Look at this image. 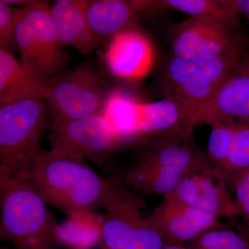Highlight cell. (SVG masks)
Listing matches in <instances>:
<instances>
[{
  "mask_svg": "<svg viewBox=\"0 0 249 249\" xmlns=\"http://www.w3.org/2000/svg\"><path fill=\"white\" fill-rule=\"evenodd\" d=\"M27 179L47 204L68 215L103 209L109 181L87 164L42 149L31 163Z\"/></svg>",
  "mask_w": 249,
  "mask_h": 249,
  "instance_id": "6da1fadb",
  "label": "cell"
},
{
  "mask_svg": "<svg viewBox=\"0 0 249 249\" xmlns=\"http://www.w3.org/2000/svg\"><path fill=\"white\" fill-rule=\"evenodd\" d=\"M27 178L0 175L1 237L17 249H55L58 224Z\"/></svg>",
  "mask_w": 249,
  "mask_h": 249,
  "instance_id": "7a4b0ae2",
  "label": "cell"
},
{
  "mask_svg": "<svg viewBox=\"0 0 249 249\" xmlns=\"http://www.w3.org/2000/svg\"><path fill=\"white\" fill-rule=\"evenodd\" d=\"M211 163L193 138L147 144L142 155L126 170L121 180L140 195L169 194L192 170Z\"/></svg>",
  "mask_w": 249,
  "mask_h": 249,
  "instance_id": "3957f363",
  "label": "cell"
},
{
  "mask_svg": "<svg viewBox=\"0 0 249 249\" xmlns=\"http://www.w3.org/2000/svg\"><path fill=\"white\" fill-rule=\"evenodd\" d=\"M49 119L42 96L0 106V175L28 178Z\"/></svg>",
  "mask_w": 249,
  "mask_h": 249,
  "instance_id": "277c9868",
  "label": "cell"
},
{
  "mask_svg": "<svg viewBox=\"0 0 249 249\" xmlns=\"http://www.w3.org/2000/svg\"><path fill=\"white\" fill-rule=\"evenodd\" d=\"M245 50L211 59H188L173 55L167 62L163 73V98L178 101L197 126L201 112L213 98Z\"/></svg>",
  "mask_w": 249,
  "mask_h": 249,
  "instance_id": "5b68a950",
  "label": "cell"
},
{
  "mask_svg": "<svg viewBox=\"0 0 249 249\" xmlns=\"http://www.w3.org/2000/svg\"><path fill=\"white\" fill-rule=\"evenodd\" d=\"M50 10L47 1H37L27 7L16 8L15 18L21 65L43 85L63 72L68 61L54 32Z\"/></svg>",
  "mask_w": 249,
  "mask_h": 249,
  "instance_id": "8992f818",
  "label": "cell"
},
{
  "mask_svg": "<svg viewBox=\"0 0 249 249\" xmlns=\"http://www.w3.org/2000/svg\"><path fill=\"white\" fill-rule=\"evenodd\" d=\"M103 209V245L108 249H160L165 242L143 215L146 209L140 194L122 180L109 181Z\"/></svg>",
  "mask_w": 249,
  "mask_h": 249,
  "instance_id": "52a82bcc",
  "label": "cell"
},
{
  "mask_svg": "<svg viewBox=\"0 0 249 249\" xmlns=\"http://www.w3.org/2000/svg\"><path fill=\"white\" fill-rule=\"evenodd\" d=\"M107 93L99 75L81 67L49 80L42 97L52 124H62L101 113Z\"/></svg>",
  "mask_w": 249,
  "mask_h": 249,
  "instance_id": "ba28073f",
  "label": "cell"
},
{
  "mask_svg": "<svg viewBox=\"0 0 249 249\" xmlns=\"http://www.w3.org/2000/svg\"><path fill=\"white\" fill-rule=\"evenodd\" d=\"M51 151L74 160L101 163L119 145L112 129L101 114L62 124H51Z\"/></svg>",
  "mask_w": 249,
  "mask_h": 249,
  "instance_id": "9c48e42d",
  "label": "cell"
},
{
  "mask_svg": "<svg viewBox=\"0 0 249 249\" xmlns=\"http://www.w3.org/2000/svg\"><path fill=\"white\" fill-rule=\"evenodd\" d=\"M173 55L188 59H211L240 53L247 42L236 31L211 19L192 18L170 31Z\"/></svg>",
  "mask_w": 249,
  "mask_h": 249,
  "instance_id": "30bf717a",
  "label": "cell"
},
{
  "mask_svg": "<svg viewBox=\"0 0 249 249\" xmlns=\"http://www.w3.org/2000/svg\"><path fill=\"white\" fill-rule=\"evenodd\" d=\"M163 198L188 205L219 219L239 217L227 183L211 163L187 174L175 189Z\"/></svg>",
  "mask_w": 249,
  "mask_h": 249,
  "instance_id": "8fae6325",
  "label": "cell"
},
{
  "mask_svg": "<svg viewBox=\"0 0 249 249\" xmlns=\"http://www.w3.org/2000/svg\"><path fill=\"white\" fill-rule=\"evenodd\" d=\"M220 219L178 201L163 200L147 217L150 227L163 242L178 245L222 227Z\"/></svg>",
  "mask_w": 249,
  "mask_h": 249,
  "instance_id": "7c38bea8",
  "label": "cell"
},
{
  "mask_svg": "<svg viewBox=\"0 0 249 249\" xmlns=\"http://www.w3.org/2000/svg\"><path fill=\"white\" fill-rule=\"evenodd\" d=\"M154 60L153 46L142 29H128L114 36L104 53L109 73L127 80L145 78L151 71Z\"/></svg>",
  "mask_w": 249,
  "mask_h": 249,
  "instance_id": "4fadbf2b",
  "label": "cell"
},
{
  "mask_svg": "<svg viewBox=\"0 0 249 249\" xmlns=\"http://www.w3.org/2000/svg\"><path fill=\"white\" fill-rule=\"evenodd\" d=\"M249 119V46L201 112L197 125Z\"/></svg>",
  "mask_w": 249,
  "mask_h": 249,
  "instance_id": "5bb4252c",
  "label": "cell"
},
{
  "mask_svg": "<svg viewBox=\"0 0 249 249\" xmlns=\"http://www.w3.org/2000/svg\"><path fill=\"white\" fill-rule=\"evenodd\" d=\"M88 0H57L51 6V18L57 40L62 47L71 46L83 55L98 45L86 18Z\"/></svg>",
  "mask_w": 249,
  "mask_h": 249,
  "instance_id": "9a60e30c",
  "label": "cell"
},
{
  "mask_svg": "<svg viewBox=\"0 0 249 249\" xmlns=\"http://www.w3.org/2000/svg\"><path fill=\"white\" fill-rule=\"evenodd\" d=\"M138 16L132 1L124 0L89 1L86 10L88 27L98 43L122 31L142 29Z\"/></svg>",
  "mask_w": 249,
  "mask_h": 249,
  "instance_id": "2e32d148",
  "label": "cell"
},
{
  "mask_svg": "<svg viewBox=\"0 0 249 249\" xmlns=\"http://www.w3.org/2000/svg\"><path fill=\"white\" fill-rule=\"evenodd\" d=\"M142 102L124 90L108 91L101 114L112 129L119 147L138 142L139 108Z\"/></svg>",
  "mask_w": 249,
  "mask_h": 249,
  "instance_id": "e0dca14e",
  "label": "cell"
},
{
  "mask_svg": "<svg viewBox=\"0 0 249 249\" xmlns=\"http://www.w3.org/2000/svg\"><path fill=\"white\" fill-rule=\"evenodd\" d=\"M139 13L157 14L173 9L192 18H204L224 24L232 30L240 27V15L221 4L220 0H133Z\"/></svg>",
  "mask_w": 249,
  "mask_h": 249,
  "instance_id": "ac0fdd59",
  "label": "cell"
},
{
  "mask_svg": "<svg viewBox=\"0 0 249 249\" xmlns=\"http://www.w3.org/2000/svg\"><path fill=\"white\" fill-rule=\"evenodd\" d=\"M43 87L23 69L8 49H0V106L42 96Z\"/></svg>",
  "mask_w": 249,
  "mask_h": 249,
  "instance_id": "d6986e66",
  "label": "cell"
},
{
  "mask_svg": "<svg viewBox=\"0 0 249 249\" xmlns=\"http://www.w3.org/2000/svg\"><path fill=\"white\" fill-rule=\"evenodd\" d=\"M103 217L93 211L77 213L58 224L59 244L71 249H89L102 242Z\"/></svg>",
  "mask_w": 249,
  "mask_h": 249,
  "instance_id": "ffe728a7",
  "label": "cell"
},
{
  "mask_svg": "<svg viewBox=\"0 0 249 249\" xmlns=\"http://www.w3.org/2000/svg\"><path fill=\"white\" fill-rule=\"evenodd\" d=\"M249 168V119L237 121L235 138L227 160L217 170L229 188L238 174Z\"/></svg>",
  "mask_w": 249,
  "mask_h": 249,
  "instance_id": "44dd1931",
  "label": "cell"
},
{
  "mask_svg": "<svg viewBox=\"0 0 249 249\" xmlns=\"http://www.w3.org/2000/svg\"><path fill=\"white\" fill-rule=\"evenodd\" d=\"M209 127L211 130L205 153L211 164L219 170L225 163L231 150L237 122L223 121L215 123Z\"/></svg>",
  "mask_w": 249,
  "mask_h": 249,
  "instance_id": "7402d4cb",
  "label": "cell"
},
{
  "mask_svg": "<svg viewBox=\"0 0 249 249\" xmlns=\"http://www.w3.org/2000/svg\"><path fill=\"white\" fill-rule=\"evenodd\" d=\"M196 249H249V244L232 231L213 229L196 238Z\"/></svg>",
  "mask_w": 249,
  "mask_h": 249,
  "instance_id": "603a6c76",
  "label": "cell"
},
{
  "mask_svg": "<svg viewBox=\"0 0 249 249\" xmlns=\"http://www.w3.org/2000/svg\"><path fill=\"white\" fill-rule=\"evenodd\" d=\"M234 194L233 200L247 228L249 237V168L232 178L229 185Z\"/></svg>",
  "mask_w": 249,
  "mask_h": 249,
  "instance_id": "cb8c5ba5",
  "label": "cell"
},
{
  "mask_svg": "<svg viewBox=\"0 0 249 249\" xmlns=\"http://www.w3.org/2000/svg\"><path fill=\"white\" fill-rule=\"evenodd\" d=\"M15 18L16 8L0 0V49H8L15 38Z\"/></svg>",
  "mask_w": 249,
  "mask_h": 249,
  "instance_id": "d4e9b609",
  "label": "cell"
},
{
  "mask_svg": "<svg viewBox=\"0 0 249 249\" xmlns=\"http://www.w3.org/2000/svg\"><path fill=\"white\" fill-rule=\"evenodd\" d=\"M220 2L224 7L243 15L249 20V0H220Z\"/></svg>",
  "mask_w": 249,
  "mask_h": 249,
  "instance_id": "484cf974",
  "label": "cell"
},
{
  "mask_svg": "<svg viewBox=\"0 0 249 249\" xmlns=\"http://www.w3.org/2000/svg\"><path fill=\"white\" fill-rule=\"evenodd\" d=\"M5 2L8 4L11 5H20L21 7H27V6H31L37 2V0H4Z\"/></svg>",
  "mask_w": 249,
  "mask_h": 249,
  "instance_id": "4316f807",
  "label": "cell"
},
{
  "mask_svg": "<svg viewBox=\"0 0 249 249\" xmlns=\"http://www.w3.org/2000/svg\"><path fill=\"white\" fill-rule=\"evenodd\" d=\"M160 249H196L195 248H188V247H183L180 245H170L168 246H163Z\"/></svg>",
  "mask_w": 249,
  "mask_h": 249,
  "instance_id": "83f0119b",
  "label": "cell"
},
{
  "mask_svg": "<svg viewBox=\"0 0 249 249\" xmlns=\"http://www.w3.org/2000/svg\"><path fill=\"white\" fill-rule=\"evenodd\" d=\"M101 249H108L107 248V247H105L104 245H103L102 248H101Z\"/></svg>",
  "mask_w": 249,
  "mask_h": 249,
  "instance_id": "f1b7e54d",
  "label": "cell"
}]
</instances>
